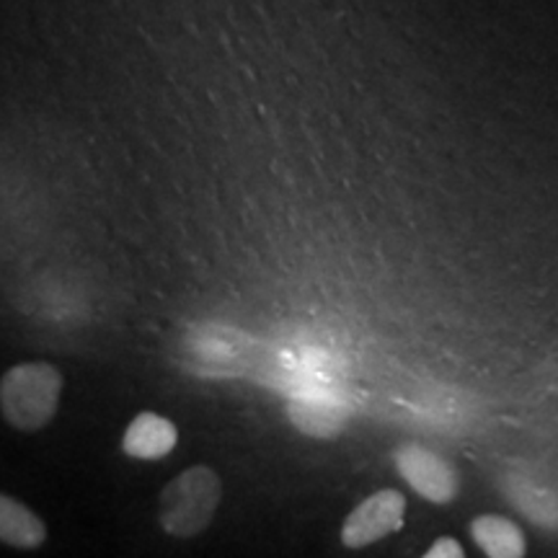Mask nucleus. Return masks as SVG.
Returning a JSON list of instances; mask_svg holds the SVG:
<instances>
[{"instance_id": "1", "label": "nucleus", "mask_w": 558, "mask_h": 558, "mask_svg": "<svg viewBox=\"0 0 558 558\" xmlns=\"http://www.w3.org/2000/svg\"><path fill=\"white\" fill-rule=\"evenodd\" d=\"M62 375L50 362H21L0 378V411L13 429L39 432L60 409Z\"/></svg>"}, {"instance_id": "2", "label": "nucleus", "mask_w": 558, "mask_h": 558, "mask_svg": "<svg viewBox=\"0 0 558 558\" xmlns=\"http://www.w3.org/2000/svg\"><path fill=\"white\" fill-rule=\"evenodd\" d=\"M222 501L220 476L207 465H192L163 486L158 501L160 527L173 538L205 533Z\"/></svg>"}, {"instance_id": "3", "label": "nucleus", "mask_w": 558, "mask_h": 558, "mask_svg": "<svg viewBox=\"0 0 558 558\" xmlns=\"http://www.w3.org/2000/svg\"><path fill=\"white\" fill-rule=\"evenodd\" d=\"M396 471L422 499L432 505H450L460 494V476L445 458L422 445H401L393 452Z\"/></svg>"}, {"instance_id": "4", "label": "nucleus", "mask_w": 558, "mask_h": 558, "mask_svg": "<svg viewBox=\"0 0 558 558\" xmlns=\"http://www.w3.org/2000/svg\"><path fill=\"white\" fill-rule=\"evenodd\" d=\"M407 518V499L396 488H380L373 497L360 501L349 512L341 527V543L347 548H367L390 533H399Z\"/></svg>"}, {"instance_id": "5", "label": "nucleus", "mask_w": 558, "mask_h": 558, "mask_svg": "<svg viewBox=\"0 0 558 558\" xmlns=\"http://www.w3.org/2000/svg\"><path fill=\"white\" fill-rule=\"evenodd\" d=\"M179 432L166 416L143 411L130 422L122 437V450L135 460H160L177 448Z\"/></svg>"}, {"instance_id": "6", "label": "nucleus", "mask_w": 558, "mask_h": 558, "mask_svg": "<svg viewBox=\"0 0 558 558\" xmlns=\"http://www.w3.org/2000/svg\"><path fill=\"white\" fill-rule=\"evenodd\" d=\"M47 541V525L24 501L0 494V543L19 550H34Z\"/></svg>"}, {"instance_id": "7", "label": "nucleus", "mask_w": 558, "mask_h": 558, "mask_svg": "<svg viewBox=\"0 0 558 558\" xmlns=\"http://www.w3.org/2000/svg\"><path fill=\"white\" fill-rule=\"evenodd\" d=\"M471 535L476 546L492 558H520L525 556V535L512 520L499 514H484L471 522Z\"/></svg>"}, {"instance_id": "8", "label": "nucleus", "mask_w": 558, "mask_h": 558, "mask_svg": "<svg viewBox=\"0 0 558 558\" xmlns=\"http://www.w3.org/2000/svg\"><path fill=\"white\" fill-rule=\"evenodd\" d=\"M290 416L300 432L313 437H333L344 424V409L339 403L318 399H298L290 403Z\"/></svg>"}, {"instance_id": "9", "label": "nucleus", "mask_w": 558, "mask_h": 558, "mask_svg": "<svg viewBox=\"0 0 558 558\" xmlns=\"http://www.w3.org/2000/svg\"><path fill=\"white\" fill-rule=\"evenodd\" d=\"M465 550L460 548L458 541L452 538H439L432 543V548L427 550V558H463Z\"/></svg>"}]
</instances>
